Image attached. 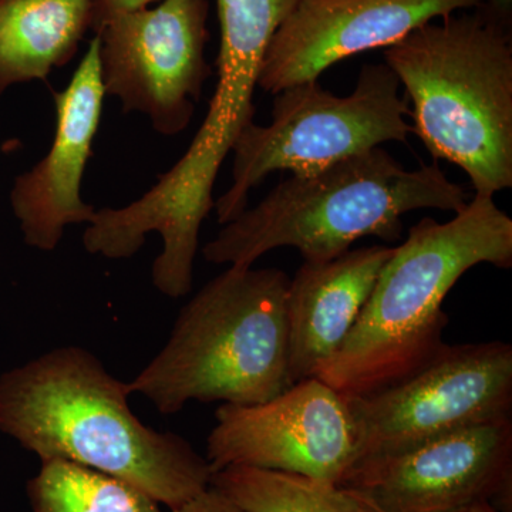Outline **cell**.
Instances as JSON below:
<instances>
[{"mask_svg":"<svg viewBox=\"0 0 512 512\" xmlns=\"http://www.w3.org/2000/svg\"><path fill=\"white\" fill-rule=\"evenodd\" d=\"M127 383L89 350L64 346L0 376V431L43 460H66L136 485L171 511L211 487L184 437L146 426Z\"/></svg>","mask_w":512,"mask_h":512,"instance_id":"6da1fadb","label":"cell"},{"mask_svg":"<svg viewBox=\"0 0 512 512\" xmlns=\"http://www.w3.org/2000/svg\"><path fill=\"white\" fill-rule=\"evenodd\" d=\"M480 264L512 266V220L494 197L474 195L448 222L423 218L384 264L342 348L313 377L359 397L416 375L446 345L444 299Z\"/></svg>","mask_w":512,"mask_h":512,"instance_id":"7a4b0ae2","label":"cell"},{"mask_svg":"<svg viewBox=\"0 0 512 512\" xmlns=\"http://www.w3.org/2000/svg\"><path fill=\"white\" fill-rule=\"evenodd\" d=\"M461 185L439 165L406 170L382 146L292 175L251 210L225 224L202 249L211 264L249 268L276 248L298 249L303 262H326L365 237L397 241L410 211L467 207Z\"/></svg>","mask_w":512,"mask_h":512,"instance_id":"3957f363","label":"cell"},{"mask_svg":"<svg viewBox=\"0 0 512 512\" xmlns=\"http://www.w3.org/2000/svg\"><path fill=\"white\" fill-rule=\"evenodd\" d=\"M421 25L384 50L413 104V131L434 160L466 171L474 195L512 187V40L478 6Z\"/></svg>","mask_w":512,"mask_h":512,"instance_id":"277c9868","label":"cell"},{"mask_svg":"<svg viewBox=\"0 0 512 512\" xmlns=\"http://www.w3.org/2000/svg\"><path fill=\"white\" fill-rule=\"evenodd\" d=\"M281 269L231 266L208 282L175 320L161 352L131 382L161 414L190 402L265 403L292 386Z\"/></svg>","mask_w":512,"mask_h":512,"instance_id":"5b68a950","label":"cell"},{"mask_svg":"<svg viewBox=\"0 0 512 512\" xmlns=\"http://www.w3.org/2000/svg\"><path fill=\"white\" fill-rule=\"evenodd\" d=\"M399 89L396 74L379 63L362 67L346 97L318 80L275 94L271 124H249L232 147L234 183L215 204L218 222L228 224L247 210L251 188L275 171L312 174L383 143L406 141L413 128Z\"/></svg>","mask_w":512,"mask_h":512,"instance_id":"8992f818","label":"cell"},{"mask_svg":"<svg viewBox=\"0 0 512 512\" xmlns=\"http://www.w3.org/2000/svg\"><path fill=\"white\" fill-rule=\"evenodd\" d=\"M346 399L356 426L355 463L393 456L451 431L511 419L512 346L501 340L444 345L409 379Z\"/></svg>","mask_w":512,"mask_h":512,"instance_id":"52a82bcc","label":"cell"},{"mask_svg":"<svg viewBox=\"0 0 512 512\" xmlns=\"http://www.w3.org/2000/svg\"><path fill=\"white\" fill-rule=\"evenodd\" d=\"M207 19V0H161L111 19L96 33L104 93L126 113L146 114L158 133H181L211 76Z\"/></svg>","mask_w":512,"mask_h":512,"instance_id":"ba28073f","label":"cell"},{"mask_svg":"<svg viewBox=\"0 0 512 512\" xmlns=\"http://www.w3.org/2000/svg\"><path fill=\"white\" fill-rule=\"evenodd\" d=\"M207 440L212 473L232 466L302 474L340 484L357 457L348 399L318 377L265 403L221 404Z\"/></svg>","mask_w":512,"mask_h":512,"instance_id":"9c48e42d","label":"cell"},{"mask_svg":"<svg viewBox=\"0 0 512 512\" xmlns=\"http://www.w3.org/2000/svg\"><path fill=\"white\" fill-rule=\"evenodd\" d=\"M339 485L377 512H450L478 500L511 512L512 419L357 461Z\"/></svg>","mask_w":512,"mask_h":512,"instance_id":"30bf717a","label":"cell"},{"mask_svg":"<svg viewBox=\"0 0 512 512\" xmlns=\"http://www.w3.org/2000/svg\"><path fill=\"white\" fill-rule=\"evenodd\" d=\"M485 0H299L266 49L258 86L278 94L340 60L390 47L414 29Z\"/></svg>","mask_w":512,"mask_h":512,"instance_id":"8fae6325","label":"cell"},{"mask_svg":"<svg viewBox=\"0 0 512 512\" xmlns=\"http://www.w3.org/2000/svg\"><path fill=\"white\" fill-rule=\"evenodd\" d=\"M104 87L100 39L94 37L72 82L55 93L56 134L49 154L19 175L10 205L29 247L53 251L69 224H89L94 208L80 197V187L99 128Z\"/></svg>","mask_w":512,"mask_h":512,"instance_id":"7c38bea8","label":"cell"},{"mask_svg":"<svg viewBox=\"0 0 512 512\" xmlns=\"http://www.w3.org/2000/svg\"><path fill=\"white\" fill-rule=\"evenodd\" d=\"M394 248L349 249L326 262H302L286 291L292 386L318 373L348 339Z\"/></svg>","mask_w":512,"mask_h":512,"instance_id":"4fadbf2b","label":"cell"},{"mask_svg":"<svg viewBox=\"0 0 512 512\" xmlns=\"http://www.w3.org/2000/svg\"><path fill=\"white\" fill-rule=\"evenodd\" d=\"M94 0H0V96L69 63L92 28Z\"/></svg>","mask_w":512,"mask_h":512,"instance_id":"5bb4252c","label":"cell"},{"mask_svg":"<svg viewBox=\"0 0 512 512\" xmlns=\"http://www.w3.org/2000/svg\"><path fill=\"white\" fill-rule=\"evenodd\" d=\"M211 487L245 512H377L348 488L284 471L222 468Z\"/></svg>","mask_w":512,"mask_h":512,"instance_id":"9a60e30c","label":"cell"},{"mask_svg":"<svg viewBox=\"0 0 512 512\" xmlns=\"http://www.w3.org/2000/svg\"><path fill=\"white\" fill-rule=\"evenodd\" d=\"M32 512H164L136 485L66 460H43L28 483Z\"/></svg>","mask_w":512,"mask_h":512,"instance_id":"2e32d148","label":"cell"},{"mask_svg":"<svg viewBox=\"0 0 512 512\" xmlns=\"http://www.w3.org/2000/svg\"><path fill=\"white\" fill-rule=\"evenodd\" d=\"M161 0H94L92 29L99 32L107 22L123 13L148 8V5Z\"/></svg>","mask_w":512,"mask_h":512,"instance_id":"e0dca14e","label":"cell"},{"mask_svg":"<svg viewBox=\"0 0 512 512\" xmlns=\"http://www.w3.org/2000/svg\"><path fill=\"white\" fill-rule=\"evenodd\" d=\"M171 512H245L227 497L210 487L204 493L192 498L183 507Z\"/></svg>","mask_w":512,"mask_h":512,"instance_id":"ac0fdd59","label":"cell"},{"mask_svg":"<svg viewBox=\"0 0 512 512\" xmlns=\"http://www.w3.org/2000/svg\"><path fill=\"white\" fill-rule=\"evenodd\" d=\"M483 8L504 26L511 28L512 0H485Z\"/></svg>","mask_w":512,"mask_h":512,"instance_id":"d6986e66","label":"cell"},{"mask_svg":"<svg viewBox=\"0 0 512 512\" xmlns=\"http://www.w3.org/2000/svg\"><path fill=\"white\" fill-rule=\"evenodd\" d=\"M450 512H501L498 511L497 508L494 507L493 504L488 500H478L473 501V503H468L466 505H461V507L456 508V510Z\"/></svg>","mask_w":512,"mask_h":512,"instance_id":"ffe728a7","label":"cell"}]
</instances>
